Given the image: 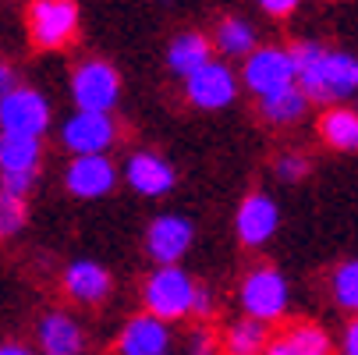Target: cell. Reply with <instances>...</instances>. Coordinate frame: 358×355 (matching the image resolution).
I'll list each match as a JSON object with an SVG mask.
<instances>
[{"label":"cell","mask_w":358,"mask_h":355,"mask_svg":"<svg viewBox=\"0 0 358 355\" xmlns=\"http://www.w3.org/2000/svg\"><path fill=\"white\" fill-rule=\"evenodd\" d=\"M25 25L36 50H61L78 36V4L75 0H36L25 15Z\"/></svg>","instance_id":"4"},{"label":"cell","mask_w":358,"mask_h":355,"mask_svg":"<svg viewBox=\"0 0 358 355\" xmlns=\"http://www.w3.org/2000/svg\"><path fill=\"white\" fill-rule=\"evenodd\" d=\"M192 355H220V348H217L213 334L199 330V334H195V341H192Z\"/></svg>","instance_id":"30"},{"label":"cell","mask_w":358,"mask_h":355,"mask_svg":"<svg viewBox=\"0 0 358 355\" xmlns=\"http://www.w3.org/2000/svg\"><path fill=\"white\" fill-rule=\"evenodd\" d=\"M210 61H213V46H210V39L202 36V32H181L171 43V50H167V64L181 78L195 75L199 68H206Z\"/></svg>","instance_id":"17"},{"label":"cell","mask_w":358,"mask_h":355,"mask_svg":"<svg viewBox=\"0 0 358 355\" xmlns=\"http://www.w3.org/2000/svg\"><path fill=\"white\" fill-rule=\"evenodd\" d=\"M128 185L138 192V195H149V199H160L174 188V167L157 157V153H135L128 160V171H124Z\"/></svg>","instance_id":"15"},{"label":"cell","mask_w":358,"mask_h":355,"mask_svg":"<svg viewBox=\"0 0 358 355\" xmlns=\"http://www.w3.org/2000/svg\"><path fill=\"white\" fill-rule=\"evenodd\" d=\"M121 96V75L114 64L89 57L71 71V99L82 114H110Z\"/></svg>","instance_id":"3"},{"label":"cell","mask_w":358,"mask_h":355,"mask_svg":"<svg viewBox=\"0 0 358 355\" xmlns=\"http://www.w3.org/2000/svg\"><path fill=\"white\" fill-rule=\"evenodd\" d=\"M64 185L75 199H103L117 185V167L110 164V157H71Z\"/></svg>","instance_id":"10"},{"label":"cell","mask_w":358,"mask_h":355,"mask_svg":"<svg viewBox=\"0 0 358 355\" xmlns=\"http://www.w3.org/2000/svg\"><path fill=\"white\" fill-rule=\"evenodd\" d=\"M213 295L206 291V288H199L195 284V295H192V313H199V316H213Z\"/></svg>","instance_id":"28"},{"label":"cell","mask_w":358,"mask_h":355,"mask_svg":"<svg viewBox=\"0 0 358 355\" xmlns=\"http://www.w3.org/2000/svg\"><path fill=\"white\" fill-rule=\"evenodd\" d=\"M43 142L25 135H0V174H36Z\"/></svg>","instance_id":"18"},{"label":"cell","mask_w":358,"mask_h":355,"mask_svg":"<svg viewBox=\"0 0 358 355\" xmlns=\"http://www.w3.org/2000/svg\"><path fill=\"white\" fill-rule=\"evenodd\" d=\"M320 135L330 149H341V153H351L358 149V114L351 107H330L320 118Z\"/></svg>","instance_id":"19"},{"label":"cell","mask_w":358,"mask_h":355,"mask_svg":"<svg viewBox=\"0 0 358 355\" xmlns=\"http://www.w3.org/2000/svg\"><path fill=\"white\" fill-rule=\"evenodd\" d=\"M341 355H358V316L348 323V330L341 337Z\"/></svg>","instance_id":"32"},{"label":"cell","mask_w":358,"mask_h":355,"mask_svg":"<svg viewBox=\"0 0 358 355\" xmlns=\"http://www.w3.org/2000/svg\"><path fill=\"white\" fill-rule=\"evenodd\" d=\"M32 185H36V174H0V192H8V195H15L22 202L32 192Z\"/></svg>","instance_id":"27"},{"label":"cell","mask_w":358,"mask_h":355,"mask_svg":"<svg viewBox=\"0 0 358 355\" xmlns=\"http://www.w3.org/2000/svg\"><path fill=\"white\" fill-rule=\"evenodd\" d=\"M61 284H64V291H68L75 302H82V306H96V302H103V298L110 295V288H114L110 270L99 267V263H92V260H75V263H68Z\"/></svg>","instance_id":"13"},{"label":"cell","mask_w":358,"mask_h":355,"mask_svg":"<svg viewBox=\"0 0 358 355\" xmlns=\"http://www.w3.org/2000/svg\"><path fill=\"white\" fill-rule=\"evenodd\" d=\"M39 348L43 355H82L85 334L68 313H46L39 320Z\"/></svg>","instance_id":"16"},{"label":"cell","mask_w":358,"mask_h":355,"mask_svg":"<svg viewBox=\"0 0 358 355\" xmlns=\"http://www.w3.org/2000/svg\"><path fill=\"white\" fill-rule=\"evenodd\" d=\"M61 139L75 157H107V149L117 142V121L110 114H82V111H75L64 121Z\"/></svg>","instance_id":"8"},{"label":"cell","mask_w":358,"mask_h":355,"mask_svg":"<svg viewBox=\"0 0 358 355\" xmlns=\"http://www.w3.org/2000/svg\"><path fill=\"white\" fill-rule=\"evenodd\" d=\"M217 50L227 57H248L252 50H255V32L245 18H224L217 25Z\"/></svg>","instance_id":"22"},{"label":"cell","mask_w":358,"mask_h":355,"mask_svg":"<svg viewBox=\"0 0 358 355\" xmlns=\"http://www.w3.org/2000/svg\"><path fill=\"white\" fill-rule=\"evenodd\" d=\"M25 217H29L25 202L15 199V195H8V192H0V242L18 235L25 228Z\"/></svg>","instance_id":"25"},{"label":"cell","mask_w":358,"mask_h":355,"mask_svg":"<svg viewBox=\"0 0 358 355\" xmlns=\"http://www.w3.org/2000/svg\"><path fill=\"white\" fill-rule=\"evenodd\" d=\"M185 96L199 111H224L238 96V75L224 61H210L206 68H199L195 75L185 78Z\"/></svg>","instance_id":"9"},{"label":"cell","mask_w":358,"mask_h":355,"mask_svg":"<svg viewBox=\"0 0 358 355\" xmlns=\"http://www.w3.org/2000/svg\"><path fill=\"white\" fill-rule=\"evenodd\" d=\"M171 348V327L152 320V316H135L117 337V355H167Z\"/></svg>","instance_id":"14"},{"label":"cell","mask_w":358,"mask_h":355,"mask_svg":"<svg viewBox=\"0 0 358 355\" xmlns=\"http://www.w3.org/2000/svg\"><path fill=\"white\" fill-rule=\"evenodd\" d=\"M309 174V160H305L301 153H284L280 160H277V178L280 181H298V178H305Z\"/></svg>","instance_id":"26"},{"label":"cell","mask_w":358,"mask_h":355,"mask_svg":"<svg viewBox=\"0 0 358 355\" xmlns=\"http://www.w3.org/2000/svg\"><path fill=\"white\" fill-rule=\"evenodd\" d=\"M18 89V75H15V68L8 64V61H0V99H4L8 92H15Z\"/></svg>","instance_id":"31"},{"label":"cell","mask_w":358,"mask_h":355,"mask_svg":"<svg viewBox=\"0 0 358 355\" xmlns=\"http://www.w3.org/2000/svg\"><path fill=\"white\" fill-rule=\"evenodd\" d=\"M355 114H358V99H355Z\"/></svg>","instance_id":"35"},{"label":"cell","mask_w":358,"mask_h":355,"mask_svg":"<svg viewBox=\"0 0 358 355\" xmlns=\"http://www.w3.org/2000/svg\"><path fill=\"white\" fill-rule=\"evenodd\" d=\"M241 309L255 323L280 320L284 309H287V281H284V274L270 263L248 270V277L241 281Z\"/></svg>","instance_id":"5"},{"label":"cell","mask_w":358,"mask_h":355,"mask_svg":"<svg viewBox=\"0 0 358 355\" xmlns=\"http://www.w3.org/2000/svg\"><path fill=\"white\" fill-rule=\"evenodd\" d=\"M263 355H298V351L291 348V341H287L284 334H277V337H273V341L263 348Z\"/></svg>","instance_id":"33"},{"label":"cell","mask_w":358,"mask_h":355,"mask_svg":"<svg viewBox=\"0 0 358 355\" xmlns=\"http://www.w3.org/2000/svg\"><path fill=\"white\" fill-rule=\"evenodd\" d=\"M50 128V104L39 89L18 85L0 99V135H25L39 139Z\"/></svg>","instance_id":"6"},{"label":"cell","mask_w":358,"mask_h":355,"mask_svg":"<svg viewBox=\"0 0 358 355\" xmlns=\"http://www.w3.org/2000/svg\"><path fill=\"white\" fill-rule=\"evenodd\" d=\"M334 298L348 313H358V260H348L334 270Z\"/></svg>","instance_id":"24"},{"label":"cell","mask_w":358,"mask_h":355,"mask_svg":"<svg viewBox=\"0 0 358 355\" xmlns=\"http://www.w3.org/2000/svg\"><path fill=\"white\" fill-rule=\"evenodd\" d=\"M284 337L291 341V348H294L298 355H330V351H334L327 330L316 327V323H291V327L284 330Z\"/></svg>","instance_id":"23"},{"label":"cell","mask_w":358,"mask_h":355,"mask_svg":"<svg viewBox=\"0 0 358 355\" xmlns=\"http://www.w3.org/2000/svg\"><path fill=\"white\" fill-rule=\"evenodd\" d=\"M277 224H280V210H277V202L266 195V192H252V195H245L241 199V207H238V238L245 242V245H263V242H270L273 238V231H277Z\"/></svg>","instance_id":"12"},{"label":"cell","mask_w":358,"mask_h":355,"mask_svg":"<svg viewBox=\"0 0 358 355\" xmlns=\"http://www.w3.org/2000/svg\"><path fill=\"white\" fill-rule=\"evenodd\" d=\"M270 344V327L255 323V320H238L227 327L224 334V351L227 355H263V348Z\"/></svg>","instance_id":"20"},{"label":"cell","mask_w":358,"mask_h":355,"mask_svg":"<svg viewBox=\"0 0 358 355\" xmlns=\"http://www.w3.org/2000/svg\"><path fill=\"white\" fill-rule=\"evenodd\" d=\"M192 245V221L178 217V214H164L149 224L145 231V252L160 267H178V260Z\"/></svg>","instance_id":"11"},{"label":"cell","mask_w":358,"mask_h":355,"mask_svg":"<svg viewBox=\"0 0 358 355\" xmlns=\"http://www.w3.org/2000/svg\"><path fill=\"white\" fill-rule=\"evenodd\" d=\"M241 78L248 85V92H255L259 99L266 96H277L284 89L294 85V64H291V54L284 46H259L245 57V68H241Z\"/></svg>","instance_id":"7"},{"label":"cell","mask_w":358,"mask_h":355,"mask_svg":"<svg viewBox=\"0 0 358 355\" xmlns=\"http://www.w3.org/2000/svg\"><path fill=\"white\" fill-rule=\"evenodd\" d=\"M192 295H195V281L181 267H157L142 288L145 316L160 320V323L181 320L192 313Z\"/></svg>","instance_id":"2"},{"label":"cell","mask_w":358,"mask_h":355,"mask_svg":"<svg viewBox=\"0 0 358 355\" xmlns=\"http://www.w3.org/2000/svg\"><path fill=\"white\" fill-rule=\"evenodd\" d=\"M294 64V85L309 104H337L358 92V57L348 50H327L320 43H298L287 50Z\"/></svg>","instance_id":"1"},{"label":"cell","mask_w":358,"mask_h":355,"mask_svg":"<svg viewBox=\"0 0 358 355\" xmlns=\"http://www.w3.org/2000/svg\"><path fill=\"white\" fill-rule=\"evenodd\" d=\"M0 355H36V351H29L25 344H18V341H11V344H0Z\"/></svg>","instance_id":"34"},{"label":"cell","mask_w":358,"mask_h":355,"mask_svg":"<svg viewBox=\"0 0 358 355\" xmlns=\"http://www.w3.org/2000/svg\"><path fill=\"white\" fill-rule=\"evenodd\" d=\"M294 0H263V15H270V18H287V15H294Z\"/></svg>","instance_id":"29"},{"label":"cell","mask_w":358,"mask_h":355,"mask_svg":"<svg viewBox=\"0 0 358 355\" xmlns=\"http://www.w3.org/2000/svg\"><path fill=\"white\" fill-rule=\"evenodd\" d=\"M305 111H309V99L301 96L298 85H291V89H284V92H277V96L259 99V114H263V121H270V125H294V121H301Z\"/></svg>","instance_id":"21"}]
</instances>
